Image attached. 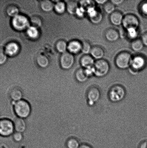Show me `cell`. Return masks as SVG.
<instances>
[{"label":"cell","mask_w":147,"mask_h":148,"mask_svg":"<svg viewBox=\"0 0 147 148\" xmlns=\"http://www.w3.org/2000/svg\"><path fill=\"white\" fill-rule=\"evenodd\" d=\"M9 96L14 102H17L22 99L23 92L20 88L16 87L13 88L10 90Z\"/></svg>","instance_id":"17"},{"label":"cell","mask_w":147,"mask_h":148,"mask_svg":"<svg viewBox=\"0 0 147 148\" xmlns=\"http://www.w3.org/2000/svg\"><path fill=\"white\" fill-rule=\"evenodd\" d=\"M30 24L32 27L39 28L42 25V20L39 16H33L29 19Z\"/></svg>","instance_id":"28"},{"label":"cell","mask_w":147,"mask_h":148,"mask_svg":"<svg viewBox=\"0 0 147 148\" xmlns=\"http://www.w3.org/2000/svg\"><path fill=\"white\" fill-rule=\"evenodd\" d=\"M131 46L132 50L136 52L141 51L144 47L141 39L138 38L132 40Z\"/></svg>","instance_id":"24"},{"label":"cell","mask_w":147,"mask_h":148,"mask_svg":"<svg viewBox=\"0 0 147 148\" xmlns=\"http://www.w3.org/2000/svg\"><path fill=\"white\" fill-rule=\"evenodd\" d=\"M14 112L18 118L24 119L28 118L31 112V107L29 103L25 100L22 99L14 102Z\"/></svg>","instance_id":"1"},{"label":"cell","mask_w":147,"mask_h":148,"mask_svg":"<svg viewBox=\"0 0 147 148\" xmlns=\"http://www.w3.org/2000/svg\"><path fill=\"white\" fill-rule=\"evenodd\" d=\"M14 130L16 132L23 133L26 131L27 124L24 119L17 117L14 122Z\"/></svg>","instance_id":"15"},{"label":"cell","mask_w":147,"mask_h":148,"mask_svg":"<svg viewBox=\"0 0 147 148\" xmlns=\"http://www.w3.org/2000/svg\"><path fill=\"white\" fill-rule=\"evenodd\" d=\"M14 141L17 143L21 142L24 138V136L22 133L15 132L12 135Z\"/></svg>","instance_id":"36"},{"label":"cell","mask_w":147,"mask_h":148,"mask_svg":"<svg viewBox=\"0 0 147 148\" xmlns=\"http://www.w3.org/2000/svg\"><path fill=\"white\" fill-rule=\"evenodd\" d=\"M124 16L120 12L115 11L110 14L109 19L111 23L113 25L119 26L122 24Z\"/></svg>","instance_id":"13"},{"label":"cell","mask_w":147,"mask_h":148,"mask_svg":"<svg viewBox=\"0 0 147 148\" xmlns=\"http://www.w3.org/2000/svg\"><path fill=\"white\" fill-rule=\"evenodd\" d=\"M80 6L83 7L86 11L89 8L95 7V1H80Z\"/></svg>","instance_id":"34"},{"label":"cell","mask_w":147,"mask_h":148,"mask_svg":"<svg viewBox=\"0 0 147 148\" xmlns=\"http://www.w3.org/2000/svg\"><path fill=\"white\" fill-rule=\"evenodd\" d=\"M94 59L90 55H85L80 59V63L83 69L92 67L94 66Z\"/></svg>","instance_id":"16"},{"label":"cell","mask_w":147,"mask_h":148,"mask_svg":"<svg viewBox=\"0 0 147 148\" xmlns=\"http://www.w3.org/2000/svg\"><path fill=\"white\" fill-rule=\"evenodd\" d=\"M80 145L78 140L74 138H70L66 142V146L68 148H79Z\"/></svg>","instance_id":"31"},{"label":"cell","mask_w":147,"mask_h":148,"mask_svg":"<svg viewBox=\"0 0 147 148\" xmlns=\"http://www.w3.org/2000/svg\"><path fill=\"white\" fill-rule=\"evenodd\" d=\"M73 55L70 52H66L62 53L60 59V66L63 69L68 70L72 67L75 63Z\"/></svg>","instance_id":"9"},{"label":"cell","mask_w":147,"mask_h":148,"mask_svg":"<svg viewBox=\"0 0 147 148\" xmlns=\"http://www.w3.org/2000/svg\"><path fill=\"white\" fill-rule=\"evenodd\" d=\"M37 64L40 67L46 68L48 66L49 60L44 55L39 54L36 58Z\"/></svg>","instance_id":"23"},{"label":"cell","mask_w":147,"mask_h":148,"mask_svg":"<svg viewBox=\"0 0 147 148\" xmlns=\"http://www.w3.org/2000/svg\"><path fill=\"white\" fill-rule=\"evenodd\" d=\"M104 10L106 14L110 15L116 11V6L110 1H108L104 5Z\"/></svg>","instance_id":"30"},{"label":"cell","mask_w":147,"mask_h":148,"mask_svg":"<svg viewBox=\"0 0 147 148\" xmlns=\"http://www.w3.org/2000/svg\"><path fill=\"white\" fill-rule=\"evenodd\" d=\"M108 1H106V0H96V1H95V2L99 5H104Z\"/></svg>","instance_id":"42"},{"label":"cell","mask_w":147,"mask_h":148,"mask_svg":"<svg viewBox=\"0 0 147 148\" xmlns=\"http://www.w3.org/2000/svg\"><path fill=\"white\" fill-rule=\"evenodd\" d=\"M127 35L129 38L132 40L137 39L138 36V32L137 29H129L126 30Z\"/></svg>","instance_id":"33"},{"label":"cell","mask_w":147,"mask_h":148,"mask_svg":"<svg viewBox=\"0 0 147 148\" xmlns=\"http://www.w3.org/2000/svg\"><path fill=\"white\" fill-rule=\"evenodd\" d=\"M67 49L72 54H78L81 52L82 42L78 40H72L68 44Z\"/></svg>","instance_id":"12"},{"label":"cell","mask_w":147,"mask_h":148,"mask_svg":"<svg viewBox=\"0 0 147 148\" xmlns=\"http://www.w3.org/2000/svg\"><path fill=\"white\" fill-rule=\"evenodd\" d=\"M27 34L30 38L35 40L39 36L40 33L38 28L31 26L27 29Z\"/></svg>","instance_id":"26"},{"label":"cell","mask_w":147,"mask_h":148,"mask_svg":"<svg viewBox=\"0 0 147 148\" xmlns=\"http://www.w3.org/2000/svg\"><path fill=\"white\" fill-rule=\"evenodd\" d=\"M29 20L25 16L19 14L13 17L12 20V25L17 31H24L29 27Z\"/></svg>","instance_id":"6"},{"label":"cell","mask_w":147,"mask_h":148,"mask_svg":"<svg viewBox=\"0 0 147 148\" xmlns=\"http://www.w3.org/2000/svg\"><path fill=\"white\" fill-rule=\"evenodd\" d=\"M75 77L78 81L81 83L86 82L89 78L83 68H80L76 71Z\"/></svg>","instance_id":"22"},{"label":"cell","mask_w":147,"mask_h":148,"mask_svg":"<svg viewBox=\"0 0 147 148\" xmlns=\"http://www.w3.org/2000/svg\"><path fill=\"white\" fill-rule=\"evenodd\" d=\"M5 11L7 15L13 18L18 15L20 10L17 6L10 4L7 7Z\"/></svg>","instance_id":"21"},{"label":"cell","mask_w":147,"mask_h":148,"mask_svg":"<svg viewBox=\"0 0 147 148\" xmlns=\"http://www.w3.org/2000/svg\"><path fill=\"white\" fill-rule=\"evenodd\" d=\"M140 148H147V140L142 142L140 146Z\"/></svg>","instance_id":"43"},{"label":"cell","mask_w":147,"mask_h":148,"mask_svg":"<svg viewBox=\"0 0 147 148\" xmlns=\"http://www.w3.org/2000/svg\"><path fill=\"white\" fill-rule=\"evenodd\" d=\"M7 60V56L4 49L0 47V66L4 64Z\"/></svg>","instance_id":"35"},{"label":"cell","mask_w":147,"mask_h":148,"mask_svg":"<svg viewBox=\"0 0 147 148\" xmlns=\"http://www.w3.org/2000/svg\"><path fill=\"white\" fill-rule=\"evenodd\" d=\"M94 75L98 77H104L108 73L110 66L108 62L104 59L98 60L95 62L94 66Z\"/></svg>","instance_id":"4"},{"label":"cell","mask_w":147,"mask_h":148,"mask_svg":"<svg viewBox=\"0 0 147 148\" xmlns=\"http://www.w3.org/2000/svg\"><path fill=\"white\" fill-rule=\"evenodd\" d=\"M79 148H92L90 146L87 144H82L80 145Z\"/></svg>","instance_id":"44"},{"label":"cell","mask_w":147,"mask_h":148,"mask_svg":"<svg viewBox=\"0 0 147 148\" xmlns=\"http://www.w3.org/2000/svg\"><path fill=\"white\" fill-rule=\"evenodd\" d=\"M122 25L126 30L132 29H138L139 26L140 21L136 16L133 14H129L124 16Z\"/></svg>","instance_id":"8"},{"label":"cell","mask_w":147,"mask_h":148,"mask_svg":"<svg viewBox=\"0 0 147 148\" xmlns=\"http://www.w3.org/2000/svg\"><path fill=\"white\" fill-rule=\"evenodd\" d=\"M92 48L89 42L87 41L82 42L81 52L85 55H89V53H90Z\"/></svg>","instance_id":"32"},{"label":"cell","mask_w":147,"mask_h":148,"mask_svg":"<svg viewBox=\"0 0 147 148\" xmlns=\"http://www.w3.org/2000/svg\"><path fill=\"white\" fill-rule=\"evenodd\" d=\"M84 70L86 75H87L89 78V77H91L92 75H94L95 71L93 66L85 69Z\"/></svg>","instance_id":"38"},{"label":"cell","mask_w":147,"mask_h":148,"mask_svg":"<svg viewBox=\"0 0 147 148\" xmlns=\"http://www.w3.org/2000/svg\"><path fill=\"white\" fill-rule=\"evenodd\" d=\"M90 56L94 59L100 60L103 59L104 56V51L101 47L99 46H95L92 47L91 51Z\"/></svg>","instance_id":"18"},{"label":"cell","mask_w":147,"mask_h":148,"mask_svg":"<svg viewBox=\"0 0 147 148\" xmlns=\"http://www.w3.org/2000/svg\"><path fill=\"white\" fill-rule=\"evenodd\" d=\"M146 59L143 56H137L132 58L130 67V72L136 74L139 71L142 70L146 66Z\"/></svg>","instance_id":"7"},{"label":"cell","mask_w":147,"mask_h":148,"mask_svg":"<svg viewBox=\"0 0 147 148\" xmlns=\"http://www.w3.org/2000/svg\"><path fill=\"white\" fill-rule=\"evenodd\" d=\"M105 38L108 41L115 42L119 40L120 34L117 30L114 28H110L106 30L105 34Z\"/></svg>","instance_id":"14"},{"label":"cell","mask_w":147,"mask_h":148,"mask_svg":"<svg viewBox=\"0 0 147 148\" xmlns=\"http://www.w3.org/2000/svg\"><path fill=\"white\" fill-rule=\"evenodd\" d=\"M89 18L90 21L93 24H100L102 21L103 19V15L100 12L98 11L96 14Z\"/></svg>","instance_id":"29"},{"label":"cell","mask_w":147,"mask_h":148,"mask_svg":"<svg viewBox=\"0 0 147 148\" xmlns=\"http://www.w3.org/2000/svg\"><path fill=\"white\" fill-rule=\"evenodd\" d=\"M141 40H142L144 45L147 47V32L142 35Z\"/></svg>","instance_id":"40"},{"label":"cell","mask_w":147,"mask_h":148,"mask_svg":"<svg viewBox=\"0 0 147 148\" xmlns=\"http://www.w3.org/2000/svg\"><path fill=\"white\" fill-rule=\"evenodd\" d=\"M54 9L58 14H63L66 10V4L63 1H58L54 4Z\"/></svg>","instance_id":"27"},{"label":"cell","mask_w":147,"mask_h":148,"mask_svg":"<svg viewBox=\"0 0 147 148\" xmlns=\"http://www.w3.org/2000/svg\"><path fill=\"white\" fill-rule=\"evenodd\" d=\"M40 6L43 11L50 12L54 9V4L52 1L44 0L40 1Z\"/></svg>","instance_id":"19"},{"label":"cell","mask_w":147,"mask_h":148,"mask_svg":"<svg viewBox=\"0 0 147 148\" xmlns=\"http://www.w3.org/2000/svg\"><path fill=\"white\" fill-rule=\"evenodd\" d=\"M4 51L7 56H14L19 53L20 47L19 45L15 42H11L6 45Z\"/></svg>","instance_id":"10"},{"label":"cell","mask_w":147,"mask_h":148,"mask_svg":"<svg viewBox=\"0 0 147 148\" xmlns=\"http://www.w3.org/2000/svg\"><path fill=\"white\" fill-rule=\"evenodd\" d=\"M66 10L72 15L76 14V11L79 7L77 1H68L66 3Z\"/></svg>","instance_id":"20"},{"label":"cell","mask_w":147,"mask_h":148,"mask_svg":"<svg viewBox=\"0 0 147 148\" xmlns=\"http://www.w3.org/2000/svg\"><path fill=\"white\" fill-rule=\"evenodd\" d=\"M110 1L115 6L120 5L125 1L123 0H112Z\"/></svg>","instance_id":"41"},{"label":"cell","mask_w":147,"mask_h":148,"mask_svg":"<svg viewBox=\"0 0 147 148\" xmlns=\"http://www.w3.org/2000/svg\"><path fill=\"white\" fill-rule=\"evenodd\" d=\"M68 44L65 40H59L56 44V50L59 53H65L67 50Z\"/></svg>","instance_id":"25"},{"label":"cell","mask_w":147,"mask_h":148,"mask_svg":"<svg viewBox=\"0 0 147 148\" xmlns=\"http://www.w3.org/2000/svg\"><path fill=\"white\" fill-rule=\"evenodd\" d=\"M14 122L8 119H0V136L8 137L15 132Z\"/></svg>","instance_id":"3"},{"label":"cell","mask_w":147,"mask_h":148,"mask_svg":"<svg viewBox=\"0 0 147 148\" xmlns=\"http://www.w3.org/2000/svg\"><path fill=\"white\" fill-rule=\"evenodd\" d=\"M126 91L121 86L116 85L112 87L109 90V98L113 102H119L125 98Z\"/></svg>","instance_id":"5"},{"label":"cell","mask_w":147,"mask_h":148,"mask_svg":"<svg viewBox=\"0 0 147 148\" xmlns=\"http://www.w3.org/2000/svg\"><path fill=\"white\" fill-rule=\"evenodd\" d=\"M86 14H87L86 10L83 7L80 6L77 9L76 15L79 18H83L85 15Z\"/></svg>","instance_id":"37"},{"label":"cell","mask_w":147,"mask_h":148,"mask_svg":"<svg viewBox=\"0 0 147 148\" xmlns=\"http://www.w3.org/2000/svg\"><path fill=\"white\" fill-rule=\"evenodd\" d=\"M141 10L142 13L147 16V2H145L142 4Z\"/></svg>","instance_id":"39"},{"label":"cell","mask_w":147,"mask_h":148,"mask_svg":"<svg viewBox=\"0 0 147 148\" xmlns=\"http://www.w3.org/2000/svg\"><path fill=\"white\" fill-rule=\"evenodd\" d=\"M132 57L130 53L126 51L121 52L117 56L115 63L119 69H126L130 68Z\"/></svg>","instance_id":"2"},{"label":"cell","mask_w":147,"mask_h":148,"mask_svg":"<svg viewBox=\"0 0 147 148\" xmlns=\"http://www.w3.org/2000/svg\"><path fill=\"white\" fill-rule=\"evenodd\" d=\"M100 92L98 88L96 87L91 88L87 94V98L89 105L93 106L100 99Z\"/></svg>","instance_id":"11"}]
</instances>
